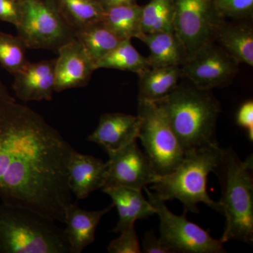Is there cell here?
<instances>
[{"label":"cell","instance_id":"obj_9","mask_svg":"<svg viewBox=\"0 0 253 253\" xmlns=\"http://www.w3.org/2000/svg\"><path fill=\"white\" fill-rule=\"evenodd\" d=\"M174 31L185 46L188 57L208 43L223 18L213 0H173Z\"/></svg>","mask_w":253,"mask_h":253},{"label":"cell","instance_id":"obj_12","mask_svg":"<svg viewBox=\"0 0 253 253\" xmlns=\"http://www.w3.org/2000/svg\"><path fill=\"white\" fill-rule=\"evenodd\" d=\"M55 62V92L83 87L96 71L94 61L78 40L74 39L57 51Z\"/></svg>","mask_w":253,"mask_h":253},{"label":"cell","instance_id":"obj_13","mask_svg":"<svg viewBox=\"0 0 253 253\" xmlns=\"http://www.w3.org/2000/svg\"><path fill=\"white\" fill-rule=\"evenodd\" d=\"M139 126L140 120L137 115L105 113L100 117L96 129L86 139L99 145L109 154L136 141Z\"/></svg>","mask_w":253,"mask_h":253},{"label":"cell","instance_id":"obj_24","mask_svg":"<svg viewBox=\"0 0 253 253\" xmlns=\"http://www.w3.org/2000/svg\"><path fill=\"white\" fill-rule=\"evenodd\" d=\"M68 24L75 31L102 19L104 9L97 0H55Z\"/></svg>","mask_w":253,"mask_h":253},{"label":"cell","instance_id":"obj_7","mask_svg":"<svg viewBox=\"0 0 253 253\" xmlns=\"http://www.w3.org/2000/svg\"><path fill=\"white\" fill-rule=\"evenodd\" d=\"M137 116L138 139L156 173L161 176L173 172L186 154L162 111L154 102L138 100Z\"/></svg>","mask_w":253,"mask_h":253},{"label":"cell","instance_id":"obj_11","mask_svg":"<svg viewBox=\"0 0 253 253\" xmlns=\"http://www.w3.org/2000/svg\"><path fill=\"white\" fill-rule=\"evenodd\" d=\"M109 157L104 187L125 186L142 190L152 184L159 176L136 141L109 154Z\"/></svg>","mask_w":253,"mask_h":253},{"label":"cell","instance_id":"obj_8","mask_svg":"<svg viewBox=\"0 0 253 253\" xmlns=\"http://www.w3.org/2000/svg\"><path fill=\"white\" fill-rule=\"evenodd\" d=\"M144 189L159 217L160 239L171 253H226L221 239H214L209 231L188 220L186 212L183 215L174 214L164 201L156 199L147 188Z\"/></svg>","mask_w":253,"mask_h":253},{"label":"cell","instance_id":"obj_14","mask_svg":"<svg viewBox=\"0 0 253 253\" xmlns=\"http://www.w3.org/2000/svg\"><path fill=\"white\" fill-rule=\"evenodd\" d=\"M55 62L56 59L30 61L22 71L14 74L12 88L18 99L25 102L52 100L55 92Z\"/></svg>","mask_w":253,"mask_h":253},{"label":"cell","instance_id":"obj_20","mask_svg":"<svg viewBox=\"0 0 253 253\" xmlns=\"http://www.w3.org/2000/svg\"><path fill=\"white\" fill-rule=\"evenodd\" d=\"M138 76V100L155 102L170 94L179 84L181 79L180 66L150 67Z\"/></svg>","mask_w":253,"mask_h":253},{"label":"cell","instance_id":"obj_32","mask_svg":"<svg viewBox=\"0 0 253 253\" xmlns=\"http://www.w3.org/2000/svg\"><path fill=\"white\" fill-rule=\"evenodd\" d=\"M104 11L123 5L136 4V0H97Z\"/></svg>","mask_w":253,"mask_h":253},{"label":"cell","instance_id":"obj_5","mask_svg":"<svg viewBox=\"0 0 253 253\" xmlns=\"http://www.w3.org/2000/svg\"><path fill=\"white\" fill-rule=\"evenodd\" d=\"M221 151L215 146L186 154L173 172L158 176L151 186L153 195L164 202L179 200L186 213H199L198 204L203 203L221 214L220 204L213 201L207 191L208 174L217 166Z\"/></svg>","mask_w":253,"mask_h":253},{"label":"cell","instance_id":"obj_17","mask_svg":"<svg viewBox=\"0 0 253 253\" xmlns=\"http://www.w3.org/2000/svg\"><path fill=\"white\" fill-rule=\"evenodd\" d=\"M114 207L112 204L101 211H89L71 204L65 214L64 229L71 253H81L95 240V234L99 221Z\"/></svg>","mask_w":253,"mask_h":253},{"label":"cell","instance_id":"obj_16","mask_svg":"<svg viewBox=\"0 0 253 253\" xmlns=\"http://www.w3.org/2000/svg\"><path fill=\"white\" fill-rule=\"evenodd\" d=\"M102 190L111 197L118 210L119 219L113 232L121 233L134 226L136 220L147 219L156 214V209L145 199L140 189L113 186L104 187Z\"/></svg>","mask_w":253,"mask_h":253},{"label":"cell","instance_id":"obj_27","mask_svg":"<svg viewBox=\"0 0 253 253\" xmlns=\"http://www.w3.org/2000/svg\"><path fill=\"white\" fill-rule=\"evenodd\" d=\"M221 17L244 20L252 16L253 0H213Z\"/></svg>","mask_w":253,"mask_h":253},{"label":"cell","instance_id":"obj_23","mask_svg":"<svg viewBox=\"0 0 253 253\" xmlns=\"http://www.w3.org/2000/svg\"><path fill=\"white\" fill-rule=\"evenodd\" d=\"M96 69L108 68L139 73L150 68L147 59L134 47L131 40L121 42L115 49L95 63Z\"/></svg>","mask_w":253,"mask_h":253},{"label":"cell","instance_id":"obj_26","mask_svg":"<svg viewBox=\"0 0 253 253\" xmlns=\"http://www.w3.org/2000/svg\"><path fill=\"white\" fill-rule=\"evenodd\" d=\"M26 47L19 36L0 32V65L11 75L22 71L27 66Z\"/></svg>","mask_w":253,"mask_h":253},{"label":"cell","instance_id":"obj_25","mask_svg":"<svg viewBox=\"0 0 253 253\" xmlns=\"http://www.w3.org/2000/svg\"><path fill=\"white\" fill-rule=\"evenodd\" d=\"M173 0H151L141 6V26L144 34L174 31Z\"/></svg>","mask_w":253,"mask_h":253},{"label":"cell","instance_id":"obj_22","mask_svg":"<svg viewBox=\"0 0 253 253\" xmlns=\"http://www.w3.org/2000/svg\"><path fill=\"white\" fill-rule=\"evenodd\" d=\"M141 6L137 4L116 6L104 11L103 21L123 40L141 39Z\"/></svg>","mask_w":253,"mask_h":253},{"label":"cell","instance_id":"obj_19","mask_svg":"<svg viewBox=\"0 0 253 253\" xmlns=\"http://www.w3.org/2000/svg\"><path fill=\"white\" fill-rule=\"evenodd\" d=\"M141 41L147 45L150 67L181 66L188 58L185 46L175 31L159 32L144 34Z\"/></svg>","mask_w":253,"mask_h":253},{"label":"cell","instance_id":"obj_6","mask_svg":"<svg viewBox=\"0 0 253 253\" xmlns=\"http://www.w3.org/2000/svg\"><path fill=\"white\" fill-rule=\"evenodd\" d=\"M21 18L16 28L28 49L57 52L61 46L76 39L55 0H18Z\"/></svg>","mask_w":253,"mask_h":253},{"label":"cell","instance_id":"obj_30","mask_svg":"<svg viewBox=\"0 0 253 253\" xmlns=\"http://www.w3.org/2000/svg\"><path fill=\"white\" fill-rule=\"evenodd\" d=\"M236 123L248 131L249 140H253V101L248 100L241 105L236 113Z\"/></svg>","mask_w":253,"mask_h":253},{"label":"cell","instance_id":"obj_31","mask_svg":"<svg viewBox=\"0 0 253 253\" xmlns=\"http://www.w3.org/2000/svg\"><path fill=\"white\" fill-rule=\"evenodd\" d=\"M142 252L145 253H172L160 238L152 231L145 233L142 241Z\"/></svg>","mask_w":253,"mask_h":253},{"label":"cell","instance_id":"obj_4","mask_svg":"<svg viewBox=\"0 0 253 253\" xmlns=\"http://www.w3.org/2000/svg\"><path fill=\"white\" fill-rule=\"evenodd\" d=\"M0 253H71L67 236L41 213L1 203Z\"/></svg>","mask_w":253,"mask_h":253},{"label":"cell","instance_id":"obj_3","mask_svg":"<svg viewBox=\"0 0 253 253\" xmlns=\"http://www.w3.org/2000/svg\"><path fill=\"white\" fill-rule=\"evenodd\" d=\"M253 159L245 161L231 149H221L215 173L221 188L219 201L226 218L223 243H253Z\"/></svg>","mask_w":253,"mask_h":253},{"label":"cell","instance_id":"obj_2","mask_svg":"<svg viewBox=\"0 0 253 253\" xmlns=\"http://www.w3.org/2000/svg\"><path fill=\"white\" fill-rule=\"evenodd\" d=\"M154 103L162 111L185 154L219 146L216 127L221 107L211 90L199 89L188 82Z\"/></svg>","mask_w":253,"mask_h":253},{"label":"cell","instance_id":"obj_15","mask_svg":"<svg viewBox=\"0 0 253 253\" xmlns=\"http://www.w3.org/2000/svg\"><path fill=\"white\" fill-rule=\"evenodd\" d=\"M106 162L90 156L76 152L68 166L70 189L78 200H83L106 184Z\"/></svg>","mask_w":253,"mask_h":253},{"label":"cell","instance_id":"obj_33","mask_svg":"<svg viewBox=\"0 0 253 253\" xmlns=\"http://www.w3.org/2000/svg\"><path fill=\"white\" fill-rule=\"evenodd\" d=\"M12 101H16V100L10 94L9 90L4 85V83L1 81V77H0V104L12 102Z\"/></svg>","mask_w":253,"mask_h":253},{"label":"cell","instance_id":"obj_18","mask_svg":"<svg viewBox=\"0 0 253 253\" xmlns=\"http://www.w3.org/2000/svg\"><path fill=\"white\" fill-rule=\"evenodd\" d=\"M214 42L240 63L253 66V28L246 21L223 19L214 34Z\"/></svg>","mask_w":253,"mask_h":253},{"label":"cell","instance_id":"obj_1","mask_svg":"<svg viewBox=\"0 0 253 253\" xmlns=\"http://www.w3.org/2000/svg\"><path fill=\"white\" fill-rule=\"evenodd\" d=\"M72 146L39 113L16 101L0 104V199L64 223L72 204Z\"/></svg>","mask_w":253,"mask_h":253},{"label":"cell","instance_id":"obj_29","mask_svg":"<svg viewBox=\"0 0 253 253\" xmlns=\"http://www.w3.org/2000/svg\"><path fill=\"white\" fill-rule=\"evenodd\" d=\"M21 18V6L18 0H0V21L18 26Z\"/></svg>","mask_w":253,"mask_h":253},{"label":"cell","instance_id":"obj_28","mask_svg":"<svg viewBox=\"0 0 253 253\" xmlns=\"http://www.w3.org/2000/svg\"><path fill=\"white\" fill-rule=\"evenodd\" d=\"M107 251L109 253H142L134 225L122 231L119 237L111 241Z\"/></svg>","mask_w":253,"mask_h":253},{"label":"cell","instance_id":"obj_21","mask_svg":"<svg viewBox=\"0 0 253 253\" xmlns=\"http://www.w3.org/2000/svg\"><path fill=\"white\" fill-rule=\"evenodd\" d=\"M76 39L81 42L94 64L125 41L101 20L76 32Z\"/></svg>","mask_w":253,"mask_h":253},{"label":"cell","instance_id":"obj_10","mask_svg":"<svg viewBox=\"0 0 253 253\" xmlns=\"http://www.w3.org/2000/svg\"><path fill=\"white\" fill-rule=\"evenodd\" d=\"M239 65L214 41L186 59L180 66L181 78L199 89L212 90L231 84L239 73Z\"/></svg>","mask_w":253,"mask_h":253}]
</instances>
